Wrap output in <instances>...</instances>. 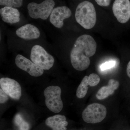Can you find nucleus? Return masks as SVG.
<instances>
[{
    "label": "nucleus",
    "instance_id": "1",
    "mask_svg": "<svg viewBox=\"0 0 130 130\" xmlns=\"http://www.w3.org/2000/svg\"><path fill=\"white\" fill-rule=\"evenodd\" d=\"M97 44L90 35H84L79 37L70 53V59L73 67L78 71L87 69L90 65V57L95 54Z\"/></svg>",
    "mask_w": 130,
    "mask_h": 130
},
{
    "label": "nucleus",
    "instance_id": "2",
    "mask_svg": "<svg viewBox=\"0 0 130 130\" xmlns=\"http://www.w3.org/2000/svg\"><path fill=\"white\" fill-rule=\"evenodd\" d=\"M75 17L77 23L86 29H92L95 25L96 14L94 6L90 2L79 3L76 9Z\"/></svg>",
    "mask_w": 130,
    "mask_h": 130
},
{
    "label": "nucleus",
    "instance_id": "3",
    "mask_svg": "<svg viewBox=\"0 0 130 130\" xmlns=\"http://www.w3.org/2000/svg\"><path fill=\"white\" fill-rule=\"evenodd\" d=\"M61 89L58 86H48L44 90L45 104L51 111L57 113L63 109V103L61 98Z\"/></svg>",
    "mask_w": 130,
    "mask_h": 130
},
{
    "label": "nucleus",
    "instance_id": "4",
    "mask_svg": "<svg viewBox=\"0 0 130 130\" xmlns=\"http://www.w3.org/2000/svg\"><path fill=\"white\" fill-rule=\"evenodd\" d=\"M55 5L53 0H45L39 4L31 2L27 6L28 13L32 18L46 20L50 16Z\"/></svg>",
    "mask_w": 130,
    "mask_h": 130
},
{
    "label": "nucleus",
    "instance_id": "5",
    "mask_svg": "<svg viewBox=\"0 0 130 130\" xmlns=\"http://www.w3.org/2000/svg\"><path fill=\"white\" fill-rule=\"evenodd\" d=\"M30 58L31 61L44 70H50L54 63L53 56L39 45H35L32 47Z\"/></svg>",
    "mask_w": 130,
    "mask_h": 130
},
{
    "label": "nucleus",
    "instance_id": "6",
    "mask_svg": "<svg viewBox=\"0 0 130 130\" xmlns=\"http://www.w3.org/2000/svg\"><path fill=\"white\" fill-rule=\"evenodd\" d=\"M107 109L103 105L94 103L89 105L82 113V118L85 122L95 124L103 121L106 118Z\"/></svg>",
    "mask_w": 130,
    "mask_h": 130
},
{
    "label": "nucleus",
    "instance_id": "7",
    "mask_svg": "<svg viewBox=\"0 0 130 130\" xmlns=\"http://www.w3.org/2000/svg\"><path fill=\"white\" fill-rule=\"evenodd\" d=\"M114 15L119 23L124 24L130 19V2L129 0H115L113 5Z\"/></svg>",
    "mask_w": 130,
    "mask_h": 130
},
{
    "label": "nucleus",
    "instance_id": "8",
    "mask_svg": "<svg viewBox=\"0 0 130 130\" xmlns=\"http://www.w3.org/2000/svg\"><path fill=\"white\" fill-rule=\"evenodd\" d=\"M15 62L16 66L20 69L25 71L32 76H40L44 73L42 68L21 55L16 56Z\"/></svg>",
    "mask_w": 130,
    "mask_h": 130
},
{
    "label": "nucleus",
    "instance_id": "9",
    "mask_svg": "<svg viewBox=\"0 0 130 130\" xmlns=\"http://www.w3.org/2000/svg\"><path fill=\"white\" fill-rule=\"evenodd\" d=\"M1 88L12 99L18 100L21 96V88L20 84L14 79L7 77L0 79Z\"/></svg>",
    "mask_w": 130,
    "mask_h": 130
},
{
    "label": "nucleus",
    "instance_id": "10",
    "mask_svg": "<svg viewBox=\"0 0 130 130\" xmlns=\"http://www.w3.org/2000/svg\"><path fill=\"white\" fill-rule=\"evenodd\" d=\"M71 15V11L69 8L65 6L58 7L52 11L50 16V21L55 27L61 28L64 25V20L69 18Z\"/></svg>",
    "mask_w": 130,
    "mask_h": 130
},
{
    "label": "nucleus",
    "instance_id": "11",
    "mask_svg": "<svg viewBox=\"0 0 130 130\" xmlns=\"http://www.w3.org/2000/svg\"><path fill=\"white\" fill-rule=\"evenodd\" d=\"M100 81V77L95 73H91L89 76H85L77 89L76 93L77 97L79 99L84 98L88 92V86L93 87L96 86Z\"/></svg>",
    "mask_w": 130,
    "mask_h": 130
},
{
    "label": "nucleus",
    "instance_id": "12",
    "mask_svg": "<svg viewBox=\"0 0 130 130\" xmlns=\"http://www.w3.org/2000/svg\"><path fill=\"white\" fill-rule=\"evenodd\" d=\"M16 33L19 37L26 40L37 39L40 36L39 29L31 24H27L19 28Z\"/></svg>",
    "mask_w": 130,
    "mask_h": 130
},
{
    "label": "nucleus",
    "instance_id": "13",
    "mask_svg": "<svg viewBox=\"0 0 130 130\" xmlns=\"http://www.w3.org/2000/svg\"><path fill=\"white\" fill-rule=\"evenodd\" d=\"M0 14L3 21L7 23L15 24L20 21V13L16 8L5 6L0 9Z\"/></svg>",
    "mask_w": 130,
    "mask_h": 130
},
{
    "label": "nucleus",
    "instance_id": "14",
    "mask_svg": "<svg viewBox=\"0 0 130 130\" xmlns=\"http://www.w3.org/2000/svg\"><path fill=\"white\" fill-rule=\"evenodd\" d=\"M64 115H57L49 117L46 120V125L53 130H66L68 123Z\"/></svg>",
    "mask_w": 130,
    "mask_h": 130
},
{
    "label": "nucleus",
    "instance_id": "15",
    "mask_svg": "<svg viewBox=\"0 0 130 130\" xmlns=\"http://www.w3.org/2000/svg\"><path fill=\"white\" fill-rule=\"evenodd\" d=\"M119 85L118 81L113 79H109L107 85L102 86L98 91L96 98L99 100L106 99L109 95L113 94L115 91L119 88Z\"/></svg>",
    "mask_w": 130,
    "mask_h": 130
},
{
    "label": "nucleus",
    "instance_id": "16",
    "mask_svg": "<svg viewBox=\"0 0 130 130\" xmlns=\"http://www.w3.org/2000/svg\"><path fill=\"white\" fill-rule=\"evenodd\" d=\"M23 0H0L1 6L16 8L23 5Z\"/></svg>",
    "mask_w": 130,
    "mask_h": 130
},
{
    "label": "nucleus",
    "instance_id": "17",
    "mask_svg": "<svg viewBox=\"0 0 130 130\" xmlns=\"http://www.w3.org/2000/svg\"><path fill=\"white\" fill-rule=\"evenodd\" d=\"M115 64H116V62L114 61H107L101 65L100 68L102 71L108 70L113 67L115 66Z\"/></svg>",
    "mask_w": 130,
    "mask_h": 130
},
{
    "label": "nucleus",
    "instance_id": "18",
    "mask_svg": "<svg viewBox=\"0 0 130 130\" xmlns=\"http://www.w3.org/2000/svg\"><path fill=\"white\" fill-rule=\"evenodd\" d=\"M8 95L2 89H0V103H4L6 102L8 100Z\"/></svg>",
    "mask_w": 130,
    "mask_h": 130
},
{
    "label": "nucleus",
    "instance_id": "19",
    "mask_svg": "<svg viewBox=\"0 0 130 130\" xmlns=\"http://www.w3.org/2000/svg\"><path fill=\"white\" fill-rule=\"evenodd\" d=\"M98 5L101 6L107 7L110 5L111 0H95Z\"/></svg>",
    "mask_w": 130,
    "mask_h": 130
},
{
    "label": "nucleus",
    "instance_id": "20",
    "mask_svg": "<svg viewBox=\"0 0 130 130\" xmlns=\"http://www.w3.org/2000/svg\"><path fill=\"white\" fill-rule=\"evenodd\" d=\"M19 127L20 130H29V125L27 122L24 121Z\"/></svg>",
    "mask_w": 130,
    "mask_h": 130
},
{
    "label": "nucleus",
    "instance_id": "21",
    "mask_svg": "<svg viewBox=\"0 0 130 130\" xmlns=\"http://www.w3.org/2000/svg\"><path fill=\"white\" fill-rule=\"evenodd\" d=\"M126 73L128 77L130 78V61L128 63L126 67Z\"/></svg>",
    "mask_w": 130,
    "mask_h": 130
}]
</instances>
